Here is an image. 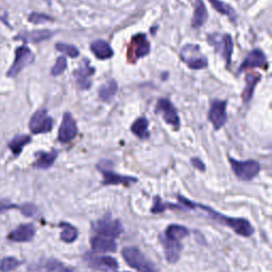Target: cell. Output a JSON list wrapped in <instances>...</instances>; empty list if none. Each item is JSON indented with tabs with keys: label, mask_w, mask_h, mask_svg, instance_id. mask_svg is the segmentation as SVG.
<instances>
[{
	"label": "cell",
	"mask_w": 272,
	"mask_h": 272,
	"mask_svg": "<svg viewBox=\"0 0 272 272\" xmlns=\"http://www.w3.org/2000/svg\"><path fill=\"white\" fill-rule=\"evenodd\" d=\"M196 206L202 208L203 210L208 212V214L214 220L218 221L219 224H222L226 226L231 228L233 231L244 237H250L254 233V228L251 226L248 220L244 218H233V217H228L222 214H219L218 212L212 210V208H208L206 206H202V204H196Z\"/></svg>",
	"instance_id": "obj_1"
},
{
	"label": "cell",
	"mask_w": 272,
	"mask_h": 272,
	"mask_svg": "<svg viewBox=\"0 0 272 272\" xmlns=\"http://www.w3.org/2000/svg\"><path fill=\"white\" fill-rule=\"evenodd\" d=\"M122 254L128 265L138 272H158L156 266L135 246L124 248Z\"/></svg>",
	"instance_id": "obj_2"
},
{
	"label": "cell",
	"mask_w": 272,
	"mask_h": 272,
	"mask_svg": "<svg viewBox=\"0 0 272 272\" xmlns=\"http://www.w3.org/2000/svg\"><path fill=\"white\" fill-rule=\"evenodd\" d=\"M228 162L231 163V167L236 178L242 181H251L260 172V167L256 160H237L230 156Z\"/></svg>",
	"instance_id": "obj_3"
},
{
	"label": "cell",
	"mask_w": 272,
	"mask_h": 272,
	"mask_svg": "<svg viewBox=\"0 0 272 272\" xmlns=\"http://www.w3.org/2000/svg\"><path fill=\"white\" fill-rule=\"evenodd\" d=\"M92 230L98 235L113 238V240H116L124 232V228L120 221L118 219H113L110 214L96 221L92 224Z\"/></svg>",
	"instance_id": "obj_4"
},
{
	"label": "cell",
	"mask_w": 272,
	"mask_h": 272,
	"mask_svg": "<svg viewBox=\"0 0 272 272\" xmlns=\"http://www.w3.org/2000/svg\"><path fill=\"white\" fill-rule=\"evenodd\" d=\"M181 58L183 62L188 66L190 70H203V68L208 67V58L206 56L201 54L200 47L198 45L188 44L182 48L181 50Z\"/></svg>",
	"instance_id": "obj_5"
},
{
	"label": "cell",
	"mask_w": 272,
	"mask_h": 272,
	"mask_svg": "<svg viewBox=\"0 0 272 272\" xmlns=\"http://www.w3.org/2000/svg\"><path fill=\"white\" fill-rule=\"evenodd\" d=\"M150 50L151 46L147 36L142 33L136 34L135 36L132 38L131 44L128 48L126 58L129 60V62L133 63L138 61V58L148 56L150 54Z\"/></svg>",
	"instance_id": "obj_6"
},
{
	"label": "cell",
	"mask_w": 272,
	"mask_h": 272,
	"mask_svg": "<svg viewBox=\"0 0 272 272\" xmlns=\"http://www.w3.org/2000/svg\"><path fill=\"white\" fill-rule=\"evenodd\" d=\"M208 42L212 46H214L217 52L222 56L226 65H231L232 54H233V40L230 34H222V36H210Z\"/></svg>",
	"instance_id": "obj_7"
},
{
	"label": "cell",
	"mask_w": 272,
	"mask_h": 272,
	"mask_svg": "<svg viewBox=\"0 0 272 272\" xmlns=\"http://www.w3.org/2000/svg\"><path fill=\"white\" fill-rule=\"evenodd\" d=\"M34 62V54L30 48L27 46H20L16 49L15 60L8 72V76L10 78H15L24 67L32 64Z\"/></svg>",
	"instance_id": "obj_8"
},
{
	"label": "cell",
	"mask_w": 272,
	"mask_h": 272,
	"mask_svg": "<svg viewBox=\"0 0 272 272\" xmlns=\"http://www.w3.org/2000/svg\"><path fill=\"white\" fill-rule=\"evenodd\" d=\"M29 128L33 134L48 133L54 128V120L48 115L47 110L40 108L36 110L30 119Z\"/></svg>",
	"instance_id": "obj_9"
},
{
	"label": "cell",
	"mask_w": 272,
	"mask_h": 272,
	"mask_svg": "<svg viewBox=\"0 0 272 272\" xmlns=\"http://www.w3.org/2000/svg\"><path fill=\"white\" fill-rule=\"evenodd\" d=\"M208 119L212 124L214 126L215 130L221 129L228 120L226 101L224 100L212 101L208 112Z\"/></svg>",
	"instance_id": "obj_10"
},
{
	"label": "cell",
	"mask_w": 272,
	"mask_h": 272,
	"mask_svg": "<svg viewBox=\"0 0 272 272\" xmlns=\"http://www.w3.org/2000/svg\"><path fill=\"white\" fill-rule=\"evenodd\" d=\"M156 112L163 117L168 124L174 126L176 129L180 128V117L176 113V108L168 99L162 98L158 101Z\"/></svg>",
	"instance_id": "obj_11"
},
{
	"label": "cell",
	"mask_w": 272,
	"mask_h": 272,
	"mask_svg": "<svg viewBox=\"0 0 272 272\" xmlns=\"http://www.w3.org/2000/svg\"><path fill=\"white\" fill-rule=\"evenodd\" d=\"M76 135H78V126H76V122L72 115L67 112L64 114L61 126H60L58 129V140L60 142L67 144L72 142Z\"/></svg>",
	"instance_id": "obj_12"
},
{
	"label": "cell",
	"mask_w": 272,
	"mask_h": 272,
	"mask_svg": "<svg viewBox=\"0 0 272 272\" xmlns=\"http://www.w3.org/2000/svg\"><path fill=\"white\" fill-rule=\"evenodd\" d=\"M96 70L90 64L88 58H83L79 68L74 72V80L81 90H88L92 86V76Z\"/></svg>",
	"instance_id": "obj_13"
},
{
	"label": "cell",
	"mask_w": 272,
	"mask_h": 272,
	"mask_svg": "<svg viewBox=\"0 0 272 272\" xmlns=\"http://www.w3.org/2000/svg\"><path fill=\"white\" fill-rule=\"evenodd\" d=\"M97 168L99 169L101 174L104 176V181H102V184L104 185H124V186H128L132 183L138 182V178H136L118 174L114 172L113 170L106 169V167L102 165V163H100L97 166Z\"/></svg>",
	"instance_id": "obj_14"
},
{
	"label": "cell",
	"mask_w": 272,
	"mask_h": 272,
	"mask_svg": "<svg viewBox=\"0 0 272 272\" xmlns=\"http://www.w3.org/2000/svg\"><path fill=\"white\" fill-rule=\"evenodd\" d=\"M253 67H262V68L267 67V58L265 54H264L260 49H254L251 51V52L248 54V56H246L244 62L242 63L240 70H238V74H242L244 70H248V68H253Z\"/></svg>",
	"instance_id": "obj_15"
},
{
	"label": "cell",
	"mask_w": 272,
	"mask_h": 272,
	"mask_svg": "<svg viewBox=\"0 0 272 272\" xmlns=\"http://www.w3.org/2000/svg\"><path fill=\"white\" fill-rule=\"evenodd\" d=\"M90 248L92 251L97 253H108L115 252L117 249V244L113 238L97 234L90 238Z\"/></svg>",
	"instance_id": "obj_16"
},
{
	"label": "cell",
	"mask_w": 272,
	"mask_h": 272,
	"mask_svg": "<svg viewBox=\"0 0 272 272\" xmlns=\"http://www.w3.org/2000/svg\"><path fill=\"white\" fill-rule=\"evenodd\" d=\"M36 235V228L33 224H22L8 234V240L16 242H26L33 240Z\"/></svg>",
	"instance_id": "obj_17"
},
{
	"label": "cell",
	"mask_w": 272,
	"mask_h": 272,
	"mask_svg": "<svg viewBox=\"0 0 272 272\" xmlns=\"http://www.w3.org/2000/svg\"><path fill=\"white\" fill-rule=\"evenodd\" d=\"M88 262L92 267L104 271H114L118 268L117 260L110 256H90Z\"/></svg>",
	"instance_id": "obj_18"
},
{
	"label": "cell",
	"mask_w": 272,
	"mask_h": 272,
	"mask_svg": "<svg viewBox=\"0 0 272 272\" xmlns=\"http://www.w3.org/2000/svg\"><path fill=\"white\" fill-rule=\"evenodd\" d=\"M162 244H163L165 255L167 262L170 264H176L180 258V252H181V244L180 242H174L167 240L166 237L162 238Z\"/></svg>",
	"instance_id": "obj_19"
},
{
	"label": "cell",
	"mask_w": 272,
	"mask_h": 272,
	"mask_svg": "<svg viewBox=\"0 0 272 272\" xmlns=\"http://www.w3.org/2000/svg\"><path fill=\"white\" fill-rule=\"evenodd\" d=\"M208 17V13L206 10V6L204 4L203 0H196L194 2V11L192 20V28H201L202 26L206 22Z\"/></svg>",
	"instance_id": "obj_20"
},
{
	"label": "cell",
	"mask_w": 272,
	"mask_h": 272,
	"mask_svg": "<svg viewBox=\"0 0 272 272\" xmlns=\"http://www.w3.org/2000/svg\"><path fill=\"white\" fill-rule=\"evenodd\" d=\"M90 50L97 58L108 60L114 56V51L106 40H97L90 44Z\"/></svg>",
	"instance_id": "obj_21"
},
{
	"label": "cell",
	"mask_w": 272,
	"mask_h": 272,
	"mask_svg": "<svg viewBox=\"0 0 272 272\" xmlns=\"http://www.w3.org/2000/svg\"><path fill=\"white\" fill-rule=\"evenodd\" d=\"M262 76L260 74L256 72H252V74H248L246 76V86L244 88L242 92V100L244 104H248V102L252 99L253 94H254V90L256 88L258 83L260 81Z\"/></svg>",
	"instance_id": "obj_22"
},
{
	"label": "cell",
	"mask_w": 272,
	"mask_h": 272,
	"mask_svg": "<svg viewBox=\"0 0 272 272\" xmlns=\"http://www.w3.org/2000/svg\"><path fill=\"white\" fill-rule=\"evenodd\" d=\"M56 158V150H52L51 152H38L36 153V160L34 163V167L38 169H48L54 165Z\"/></svg>",
	"instance_id": "obj_23"
},
{
	"label": "cell",
	"mask_w": 272,
	"mask_h": 272,
	"mask_svg": "<svg viewBox=\"0 0 272 272\" xmlns=\"http://www.w3.org/2000/svg\"><path fill=\"white\" fill-rule=\"evenodd\" d=\"M117 90H118L117 82L113 79H110V80L106 81L104 84H102L101 86L99 88L98 95L102 101L108 102L110 100H112L113 97L116 95Z\"/></svg>",
	"instance_id": "obj_24"
},
{
	"label": "cell",
	"mask_w": 272,
	"mask_h": 272,
	"mask_svg": "<svg viewBox=\"0 0 272 272\" xmlns=\"http://www.w3.org/2000/svg\"><path fill=\"white\" fill-rule=\"evenodd\" d=\"M54 31L50 30H36L22 34L17 38H22L26 42H40L46 40L54 36Z\"/></svg>",
	"instance_id": "obj_25"
},
{
	"label": "cell",
	"mask_w": 272,
	"mask_h": 272,
	"mask_svg": "<svg viewBox=\"0 0 272 272\" xmlns=\"http://www.w3.org/2000/svg\"><path fill=\"white\" fill-rule=\"evenodd\" d=\"M149 122L146 117H140L133 122L131 126V131L134 135L138 136L140 140H146L149 138Z\"/></svg>",
	"instance_id": "obj_26"
},
{
	"label": "cell",
	"mask_w": 272,
	"mask_h": 272,
	"mask_svg": "<svg viewBox=\"0 0 272 272\" xmlns=\"http://www.w3.org/2000/svg\"><path fill=\"white\" fill-rule=\"evenodd\" d=\"M188 230H187L183 226H178V224H172L169 226L165 232V237L167 240H174V242H180L183 238H185L187 235H188Z\"/></svg>",
	"instance_id": "obj_27"
},
{
	"label": "cell",
	"mask_w": 272,
	"mask_h": 272,
	"mask_svg": "<svg viewBox=\"0 0 272 272\" xmlns=\"http://www.w3.org/2000/svg\"><path fill=\"white\" fill-rule=\"evenodd\" d=\"M208 2L212 6H214L215 10L217 12H219L220 14L226 15L228 18L233 22H235L237 20V14L231 6L222 2L221 0H208Z\"/></svg>",
	"instance_id": "obj_28"
},
{
	"label": "cell",
	"mask_w": 272,
	"mask_h": 272,
	"mask_svg": "<svg viewBox=\"0 0 272 272\" xmlns=\"http://www.w3.org/2000/svg\"><path fill=\"white\" fill-rule=\"evenodd\" d=\"M30 142L31 138L29 135H18L10 142V144H8V148L11 149V151L15 156H18L22 151L24 147L27 146Z\"/></svg>",
	"instance_id": "obj_29"
},
{
	"label": "cell",
	"mask_w": 272,
	"mask_h": 272,
	"mask_svg": "<svg viewBox=\"0 0 272 272\" xmlns=\"http://www.w3.org/2000/svg\"><path fill=\"white\" fill-rule=\"evenodd\" d=\"M63 228V231L61 233V240L67 244L74 242L76 238H78V230H76L74 226H72L70 224H66V222H62L60 224Z\"/></svg>",
	"instance_id": "obj_30"
},
{
	"label": "cell",
	"mask_w": 272,
	"mask_h": 272,
	"mask_svg": "<svg viewBox=\"0 0 272 272\" xmlns=\"http://www.w3.org/2000/svg\"><path fill=\"white\" fill-rule=\"evenodd\" d=\"M56 48L58 51H60V52H62L68 56H70L72 58H78L80 52H79V49L76 48V46L74 45H68V44H64V42H58V44L56 45Z\"/></svg>",
	"instance_id": "obj_31"
},
{
	"label": "cell",
	"mask_w": 272,
	"mask_h": 272,
	"mask_svg": "<svg viewBox=\"0 0 272 272\" xmlns=\"http://www.w3.org/2000/svg\"><path fill=\"white\" fill-rule=\"evenodd\" d=\"M44 269L49 272H72L70 268L64 266L62 262H60L56 260H49L46 262Z\"/></svg>",
	"instance_id": "obj_32"
},
{
	"label": "cell",
	"mask_w": 272,
	"mask_h": 272,
	"mask_svg": "<svg viewBox=\"0 0 272 272\" xmlns=\"http://www.w3.org/2000/svg\"><path fill=\"white\" fill-rule=\"evenodd\" d=\"M20 262L14 258H6L0 262V271L2 272H10L16 269L20 265Z\"/></svg>",
	"instance_id": "obj_33"
},
{
	"label": "cell",
	"mask_w": 272,
	"mask_h": 272,
	"mask_svg": "<svg viewBox=\"0 0 272 272\" xmlns=\"http://www.w3.org/2000/svg\"><path fill=\"white\" fill-rule=\"evenodd\" d=\"M66 68H67V60L64 56H60L56 60L54 66L51 68V74L54 76L62 74L66 70Z\"/></svg>",
	"instance_id": "obj_34"
},
{
	"label": "cell",
	"mask_w": 272,
	"mask_h": 272,
	"mask_svg": "<svg viewBox=\"0 0 272 272\" xmlns=\"http://www.w3.org/2000/svg\"><path fill=\"white\" fill-rule=\"evenodd\" d=\"M29 22L38 24H44V22H54V18H52V17L46 15V14L32 13L29 16Z\"/></svg>",
	"instance_id": "obj_35"
},
{
	"label": "cell",
	"mask_w": 272,
	"mask_h": 272,
	"mask_svg": "<svg viewBox=\"0 0 272 272\" xmlns=\"http://www.w3.org/2000/svg\"><path fill=\"white\" fill-rule=\"evenodd\" d=\"M20 210H22V212L24 216H28V217L36 216V212H38L36 206H33V204H31V203L24 204V206L20 208Z\"/></svg>",
	"instance_id": "obj_36"
},
{
	"label": "cell",
	"mask_w": 272,
	"mask_h": 272,
	"mask_svg": "<svg viewBox=\"0 0 272 272\" xmlns=\"http://www.w3.org/2000/svg\"><path fill=\"white\" fill-rule=\"evenodd\" d=\"M166 210L165 204L162 201V199L160 197H156L154 198V204H153L151 212H154V214H158V212H162Z\"/></svg>",
	"instance_id": "obj_37"
},
{
	"label": "cell",
	"mask_w": 272,
	"mask_h": 272,
	"mask_svg": "<svg viewBox=\"0 0 272 272\" xmlns=\"http://www.w3.org/2000/svg\"><path fill=\"white\" fill-rule=\"evenodd\" d=\"M15 208H16L15 204H12L11 202H8L6 200H0V214Z\"/></svg>",
	"instance_id": "obj_38"
},
{
	"label": "cell",
	"mask_w": 272,
	"mask_h": 272,
	"mask_svg": "<svg viewBox=\"0 0 272 272\" xmlns=\"http://www.w3.org/2000/svg\"><path fill=\"white\" fill-rule=\"evenodd\" d=\"M192 164L194 165V167L196 169L200 170V172H204V170H206V165H204L203 162L198 158H192Z\"/></svg>",
	"instance_id": "obj_39"
}]
</instances>
